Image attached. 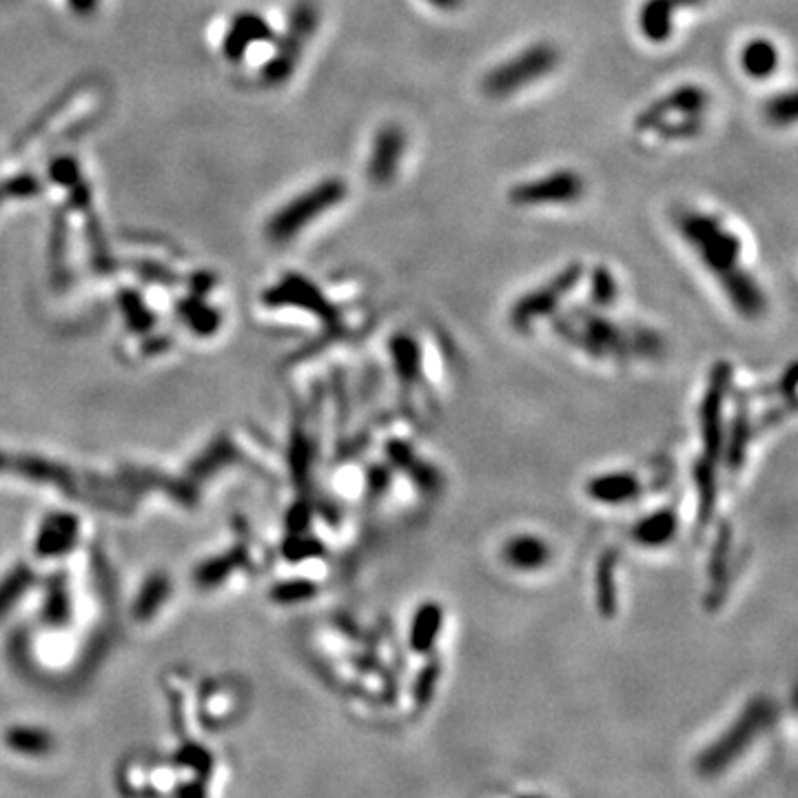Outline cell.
Masks as SVG:
<instances>
[{
  "instance_id": "6da1fadb",
  "label": "cell",
  "mask_w": 798,
  "mask_h": 798,
  "mask_svg": "<svg viewBox=\"0 0 798 798\" xmlns=\"http://www.w3.org/2000/svg\"><path fill=\"white\" fill-rule=\"evenodd\" d=\"M677 229L685 244L699 255L705 269L716 275V280L741 266V238L712 213L683 211L677 216Z\"/></svg>"
},
{
  "instance_id": "7a4b0ae2",
  "label": "cell",
  "mask_w": 798,
  "mask_h": 798,
  "mask_svg": "<svg viewBox=\"0 0 798 798\" xmlns=\"http://www.w3.org/2000/svg\"><path fill=\"white\" fill-rule=\"evenodd\" d=\"M776 716V705L772 699L759 697L745 705L736 721L716 739L708 750L699 756V772L703 776H716L728 770L739 756L750 748L770 728Z\"/></svg>"
},
{
  "instance_id": "3957f363",
  "label": "cell",
  "mask_w": 798,
  "mask_h": 798,
  "mask_svg": "<svg viewBox=\"0 0 798 798\" xmlns=\"http://www.w3.org/2000/svg\"><path fill=\"white\" fill-rule=\"evenodd\" d=\"M559 60V49L552 43H535L521 49L488 71L482 80L484 94L495 100L515 96L517 91L550 76L557 69Z\"/></svg>"
},
{
  "instance_id": "277c9868",
  "label": "cell",
  "mask_w": 798,
  "mask_h": 798,
  "mask_svg": "<svg viewBox=\"0 0 798 798\" xmlns=\"http://www.w3.org/2000/svg\"><path fill=\"white\" fill-rule=\"evenodd\" d=\"M346 198V184L340 178H329L315 184L309 191H304L302 196L291 200L284 209L278 211V216L271 220L269 233L273 240H291L293 235H298L306 224H311L315 218H320L322 213L337 207Z\"/></svg>"
},
{
  "instance_id": "5b68a950",
  "label": "cell",
  "mask_w": 798,
  "mask_h": 798,
  "mask_svg": "<svg viewBox=\"0 0 798 798\" xmlns=\"http://www.w3.org/2000/svg\"><path fill=\"white\" fill-rule=\"evenodd\" d=\"M583 278V266L581 264H568L561 269L555 278L544 282L539 289H532L526 295L513 304L510 309V324L519 331L530 329L532 324L544 320V317L552 315L557 309L561 300L575 291V286Z\"/></svg>"
},
{
  "instance_id": "8992f818",
  "label": "cell",
  "mask_w": 798,
  "mask_h": 798,
  "mask_svg": "<svg viewBox=\"0 0 798 798\" xmlns=\"http://www.w3.org/2000/svg\"><path fill=\"white\" fill-rule=\"evenodd\" d=\"M583 191H586V182L577 171L559 169L548 176L510 187L508 200L515 207H555V204H572L581 200Z\"/></svg>"
},
{
  "instance_id": "52a82bcc",
  "label": "cell",
  "mask_w": 798,
  "mask_h": 798,
  "mask_svg": "<svg viewBox=\"0 0 798 798\" xmlns=\"http://www.w3.org/2000/svg\"><path fill=\"white\" fill-rule=\"evenodd\" d=\"M732 382V366L719 362L712 368L708 388H705L701 402V439H703V457L716 464V459L723 453L725 431H723V404L725 395Z\"/></svg>"
},
{
  "instance_id": "ba28073f",
  "label": "cell",
  "mask_w": 798,
  "mask_h": 798,
  "mask_svg": "<svg viewBox=\"0 0 798 798\" xmlns=\"http://www.w3.org/2000/svg\"><path fill=\"white\" fill-rule=\"evenodd\" d=\"M710 107V94L701 85H679L639 111L634 118V131L652 133L661 122L677 116H705Z\"/></svg>"
},
{
  "instance_id": "9c48e42d",
  "label": "cell",
  "mask_w": 798,
  "mask_h": 798,
  "mask_svg": "<svg viewBox=\"0 0 798 798\" xmlns=\"http://www.w3.org/2000/svg\"><path fill=\"white\" fill-rule=\"evenodd\" d=\"M315 27H317V9L313 7V3H309V0H304V3L293 9L289 34L284 36L282 45L278 49V56H275L271 60V65L266 67V78H269L271 83H282V80L293 74L306 40L311 38Z\"/></svg>"
},
{
  "instance_id": "30bf717a",
  "label": "cell",
  "mask_w": 798,
  "mask_h": 798,
  "mask_svg": "<svg viewBox=\"0 0 798 798\" xmlns=\"http://www.w3.org/2000/svg\"><path fill=\"white\" fill-rule=\"evenodd\" d=\"M406 149V133L397 125H386L375 133L371 156L366 162V176L375 187H386L397 176Z\"/></svg>"
},
{
  "instance_id": "8fae6325",
  "label": "cell",
  "mask_w": 798,
  "mask_h": 798,
  "mask_svg": "<svg viewBox=\"0 0 798 798\" xmlns=\"http://www.w3.org/2000/svg\"><path fill=\"white\" fill-rule=\"evenodd\" d=\"M703 0H646L639 9L637 25L643 38L652 45L668 43L674 32V16L681 9H690L701 5Z\"/></svg>"
},
{
  "instance_id": "7c38bea8",
  "label": "cell",
  "mask_w": 798,
  "mask_h": 798,
  "mask_svg": "<svg viewBox=\"0 0 798 798\" xmlns=\"http://www.w3.org/2000/svg\"><path fill=\"white\" fill-rule=\"evenodd\" d=\"M719 282L723 286L725 295L730 298V304L743 317L763 315L765 306H767V298H765V293L759 286V282H756L748 271L741 269V266H736L734 271L721 275Z\"/></svg>"
},
{
  "instance_id": "4fadbf2b",
  "label": "cell",
  "mask_w": 798,
  "mask_h": 798,
  "mask_svg": "<svg viewBox=\"0 0 798 798\" xmlns=\"http://www.w3.org/2000/svg\"><path fill=\"white\" fill-rule=\"evenodd\" d=\"M586 493L597 504L619 506L639 497L641 482L632 473H606L592 477L586 484Z\"/></svg>"
},
{
  "instance_id": "5bb4252c",
  "label": "cell",
  "mask_w": 798,
  "mask_h": 798,
  "mask_svg": "<svg viewBox=\"0 0 798 798\" xmlns=\"http://www.w3.org/2000/svg\"><path fill=\"white\" fill-rule=\"evenodd\" d=\"M501 557L517 572H537L550 561V548L541 537L517 535L506 541Z\"/></svg>"
},
{
  "instance_id": "9a60e30c",
  "label": "cell",
  "mask_w": 798,
  "mask_h": 798,
  "mask_svg": "<svg viewBox=\"0 0 798 798\" xmlns=\"http://www.w3.org/2000/svg\"><path fill=\"white\" fill-rule=\"evenodd\" d=\"M388 457H391V464L402 470V473L411 475L415 486H419L424 493H435L442 486V477H439L437 468L433 464L424 462L415 450L404 444V442H391L388 444Z\"/></svg>"
},
{
  "instance_id": "2e32d148",
  "label": "cell",
  "mask_w": 798,
  "mask_h": 798,
  "mask_svg": "<svg viewBox=\"0 0 798 798\" xmlns=\"http://www.w3.org/2000/svg\"><path fill=\"white\" fill-rule=\"evenodd\" d=\"M677 515L672 510L663 508L657 513H650L648 517L639 519L637 524L632 526L630 537L637 541L643 548H661L665 544H670L677 535Z\"/></svg>"
},
{
  "instance_id": "e0dca14e",
  "label": "cell",
  "mask_w": 798,
  "mask_h": 798,
  "mask_svg": "<svg viewBox=\"0 0 798 798\" xmlns=\"http://www.w3.org/2000/svg\"><path fill=\"white\" fill-rule=\"evenodd\" d=\"M739 63L743 74L752 80H767L774 76L776 67L781 63L779 49L767 38H752L741 49Z\"/></svg>"
},
{
  "instance_id": "ac0fdd59",
  "label": "cell",
  "mask_w": 798,
  "mask_h": 798,
  "mask_svg": "<svg viewBox=\"0 0 798 798\" xmlns=\"http://www.w3.org/2000/svg\"><path fill=\"white\" fill-rule=\"evenodd\" d=\"M444 626V610L437 601H426L417 608L411 623V648L419 654H428L437 643Z\"/></svg>"
},
{
  "instance_id": "d6986e66",
  "label": "cell",
  "mask_w": 798,
  "mask_h": 798,
  "mask_svg": "<svg viewBox=\"0 0 798 798\" xmlns=\"http://www.w3.org/2000/svg\"><path fill=\"white\" fill-rule=\"evenodd\" d=\"M617 552H601L595 570V601L603 617H615L617 612Z\"/></svg>"
},
{
  "instance_id": "ffe728a7",
  "label": "cell",
  "mask_w": 798,
  "mask_h": 798,
  "mask_svg": "<svg viewBox=\"0 0 798 798\" xmlns=\"http://www.w3.org/2000/svg\"><path fill=\"white\" fill-rule=\"evenodd\" d=\"M393 366L404 386H413L422 377V349L411 335H395L391 340Z\"/></svg>"
},
{
  "instance_id": "44dd1931",
  "label": "cell",
  "mask_w": 798,
  "mask_h": 798,
  "mask_svg": "<svg viewBox=\"0 0 798 798\" xmlns=\"http://www.w3.org/2000/svg\"><path fill=\"white\" fill-rule=\"evenodd\" d=\"M266 38H271V27L264 20H260L258 16H240L227 40V56L238 60L247 45Z\"/></svg>"
},
{
  "instance_id": "7402d4cb",
  "label": "cell",
  "mask_w": 798,
  "mask_h": 798,
  "mask_svg": "<svg viewBox=\"0 0 798 798\" xmlns=\"http://www.w3.org/2000/svg\"><path fill=\"white\" fill-rule=\"evenodd\" d=\"M694 477H697V490H699V519L701 524H705L714 513L716 506V475H714V464L708 459H701V462L694 466Z\"/></svg>"
},
{
  "instance_id": "603a6c76",
  "label": "cell",
  "mask_w": 798,
  "mask_h": 798,
  "mask_svg": "<svg viewBox=\"0 0 798 798\" xmlns=\"http://www.w3.org/2000/svg\"><path fill=\"white\" fill-rule=\"evenodd\" d=\"M705 129V116H677L661 122L652 133H657L661 140H692L701 136Z\"/></svg>"
},
{
  "instance_id": "cb8c5ba5",
  "label": "cell",
  "mask_w": 798,
  "mask_h": 798,
  "mask_svg": "<svg viewBox=\"0 0 798 798\" xmlns=\"http://www.w3.org/2000/svg\"><path fill=\"white\" fill-rule=\"evenodd\" d=\"M796 111V94L794 91H785V94H776L774 98L767 100L765 118L774 127H792L796 122Z\"/></svg>"
},
{
  "instance_id": "d4e9b609",
  "label": "cell",
  "mask_w": 798,
  "mask_h": 798,
  "mask_svg": "<svg viewBox=\"0 0 798 798\" xmlns=\"http://www.w3.org/2000/svg\"><path fill=\"white\" fill-rule=\"evenodd\" d=\"M750 431L752 426L748 422V415H739L734 419V426L730 428V435H728V446L725 448V457H728V462L732 466H739L743 464V457H745V450H748L750 444Z\"/></svg>"
},
{
  "instance_id": "484cf974",
  "label": "cell",
  "mask_w": 798,
  "mask_h": 798,
  "mask_svg": "<svg viewBox=\"0 0 798 798\" xmlns=\"http://www.w3.org/2000/svg\"><path fill=\"white\" fill-rule=\"evenodd\" d=\"M617 280L615 275L610 273L608 266H597L595 271H592V278H590V295L592 300H595L597 306H610L612 302L617 300Z\"/></svg>"
},
{
  "instance_id": "4316f807",
  "label": "cell",
  "mask_w": 798,
  "mask_h": 798,
  "mask_svg": "<svg viewBox=\"0 0 798 798\" xmlns=\"http://www.w3.org/2000/svg\"><path fill=\"white\" fill-rule=\"evenodd\" d=\"M728 555H730V532L723 530V535L719 537V544H716L714 557L710 561V570H712L714 579H719L725 572V568H728Z\"/></svg>"
},
{
  "instance_id": "83f0119b",
  "label": "cell",
  "mask_w": 798,
  "mask_h": 798,
  "mask_svg": "<svg viewBox=\"0 0 798 798\" xmlns=\"http://www.w3.org/2000/svg\"><path fill=\"white\" fill-rule=\"evenodd\" d=\"M437 672H439L437 665L433 663V665H428V668H424L422 674H419L417 685H415V697L419 703H428V699H431L433 688L437 683Z\"/></svg>"
},
{
  "instance_id": "f1b7e54d",
  "label": "cell",
  "mask_w": 798,
  "mask_h": 798,
  "mask_svg": "<svg viewBox=\"0 0 798 798\" xmlns=\"http://www.w3.org/2000/svg\"><path fill=\"white\" fill-rule=\"evenodd\" d=\"M781 391L787 397V402H790V406H794V395H796V366L794 364L787 368L785 375H783Z\"/></svg>"
},
{
  "instance_id": "f546056e",
  "label": "cell",
  "mask_w": 798,
  "mask_h": 798,
  "mask_svg": "<svg viewBox=\"0 0 798 798\" xmlns=\"http://www.w3.org/2000/svg\"><path fill=\"white\" fill-rule=\"evenodd\" d=\"M424 3L435 9H442V12H457L459 7H464L466 0H424Z\"/></svg>"
},
{
  "instance_id": "4dcf8cb0",
  "label": "cell",
  "mask_w": 798,
  "mask_h": 798,
  "mask_svg": "<svg viewBox=\"0 0 798 798\" xmlns=\"http://www.w3.org/2000/svg\"><path fill=\"white\" fill-rule=\"evenodd\" d=\"M71 5H74V9L78 14H87V12H91V9H94V5H96V0H69Z\"/></svg>"
},
{
  "instance_id": "1f68e13d",
  "label": "cell",
  "mask_w": 798,
  "mask_h": 798,
  "mask_svg": "<svg viewBox=\"0 0 798 798\" xmlns=\"http://www.w3.org/2000/svg\"><path fill=\"white\" fill-rule=\"evenodd\" d=\"M521 798H539V796H521Z\"/></svg>"
}]
</instances>
